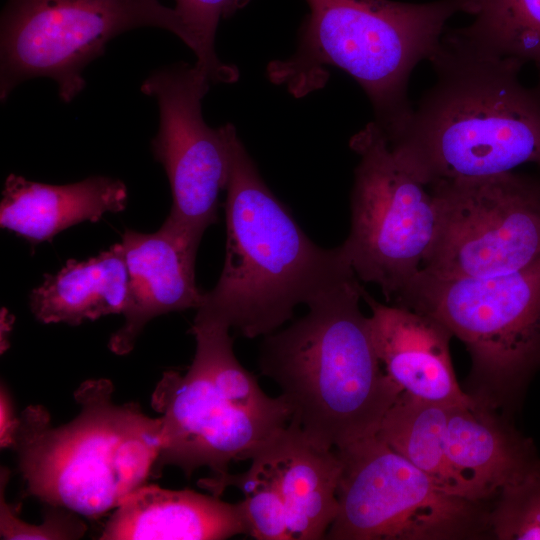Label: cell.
Instances as JSON below:
<instances>
[{"label":"cell","mask_w":540,"mask_h":540,"mask_svg":"<svg viewBox=\"0 0 540 540\" xmlns=\"http://www.w3.org/2000/svg\"><path fill=\"white\" fill-rule=\"evenodd\" d=\"M437 79L387 140L425 185L540 166V84L520 82L524 65L447 37L429 59Z\"/></svg>","instance_id":"obj_1"},{"label":"cell","mask_w":540,"mask_h":540,"mask_svg":"<svg viewBox=\"0 0 540 540\" xmlns=\"http://www.w3.org/2000/svg\"><path fill=\"white\" fill-rule=\"evenodd\" d=\"M359 281L353 275L315 297L306 315L260 346V372L279 387L289 424L322 448L376 435L402 393L378 358Z\"/></svg>","instance_id":"obj_2"},{"label":"cell","mask_w":540,"mask_h":540,"mask_svg":"<svg viewBox=\"0 0 540 540\" xmlns=\"http://www.w3.org/2000/svg\"><path fill=\"white\" fill-rule=\"evenodd\" d=\"M229 148L224 266L194 319L225 324L251 339L275 332L297 305L356 274L340 246L325 249L304 233L231 123Z\"/></svg>","instance_id":"obj_3"},{"label":"cell","mask_w":540,"mask_h":540,"mask_svg":"<svg viewBox=\"0 0 540 540\" xmlns=\"http://www.w3.org/2000/svg\"><path fill=\"white\" fill-rule=\"evenodd\" d=\"M309 12L296 52L271 62L269 79L301 97L324 85L327 67L345 71L362 87L387 134L400 130L413 108L407 96L412 70L430 59L446 22L474 14L476 0L414 4L392 0H305Z\"/></svg>","instance_id":"obj_4"},{"label":"cell","mask_w":540,"mask_h":540,"mask_svg":"<svg viewBox=\"0 0 540 540\" xmlns=\"http://www.w3.org/2000/svg\"><path fill=\"white\" fill-rule=\"evenodd\" d=\"M113 390L108 379L83 382L74 393L78 415L58 427L43 407L22 412L12 448L30 495L97 518L144 485L161 450V418L114 403Z\"/></svg>","instance_id":"obj_5"},{"label":"cell","mask_w":540,"mask_h":540,"mask_svg":"<svg viewBox=\"0 0 540 540\" xmlns=\"http://www.w3.org/2000/svg\"><path fill=\"white\" fill-rule=\"evenodd\" d=\"M393 305L442 323L471 357V395L496 408L540 366V258L504 275L440 278L423 271Z\"/></svg>","instance_id":"obj_6"},{"label":"cell","mask_w":540,"mask_h":540,"mask_svg":"<svg viewBox=\"0 0 540 540\" xmlns=\"http://www.w3.org/2000/svg\"><path fill=\"white\" fill-rule=\"evenodd\" d=\"M188 332L196 342L191 365L185 373L166 371L151 398L162 422L155 465L177 466L187 477L208 467L212 477H223L232 462L254 458L288 423L250 410L223 329L192 324Z\"/></svg>","instance_id":"obj_7"},{"label":"cell","mask_w":540,"mask_h":540,"mask_svg":"<svg viewBox=\"0 0 540 540\" xmlns=\"http://www.w3.org/2000/svg\"><path fill=\"white\" fill-rule=\"evenodd\" d=\"M339 509L330 540H466L490 536L486 502L454 496L377 435L336 449Z\"/></svg>","instance_id":"obj_8"},{"label":"cell","mask_w":540,"mask_h":540,"mask_svg":"<svg viewBox=\"0 0 540 540\" xmlns=\"http://www.w3.org/2000/svg\"><path fill=\"white\" fill-rule=\"evenodd\" d=\"M140 27L181 37L173 7L160 0H8L0 24V100L22 82L47 77L63 102L85 87V67L108 42Z\"/></svg>","instance_id":"obj_9"},{"label":"cell","mask_w":540,"mask_h":540,"mask_svg":"<svg viewBox=\"0 0 540 540\" xmlns=\"http://www.w3.org/2000/svg\"><path fill=\"white\" fill-rule=\"evenodd\" d=\"M360 159L351 192V226L340 245L359 280L394 303L422 268L436 235L429 187L393 152L381 127L368 123L350 139Z\"/></svg>","instance_id":"obj_10"},{"label":"cell","mask_w":540,"mask_h":540,"mask_svg":"<svg viewBox=\"0 0 540 540\" xmlns=\"http://www.w3.org/2000/svg\"><path fill=\"white\" fill-rule=\"evenodd\" d=\"M428 187L437 229L421 271L483 278L518 271L540 258V181L511 171Z\"/></svg>","instance_id":"obj_11"},{"label":"cell","mask_w":540,"mask_h":540,"mask_svg":"<svg viewBox=\"0 0 540 540\" xmlns=\"http://www.w3.org/2000/svg\"><path fill=\"white\" fill-rule=\"evenodd\" d=\"M211 83L196 64L178 62L154 70L140 87L159 107L151 149L172 194L163 226L197 243L217 220L219 195L230 172L229 123L214 129L202 116V99Z\"/></svg>","instance_id":"obj_12"},{"label":"cell","mask_w":540,"mask_h":540,"mask_svg":"<svg viewBox=\"0 0 540 540\" xmlns=\"http://www.w3.org/2000/svg\"><path fill=\"white\" fill-rule=\"evenodd\" d=\"M122 245L128 272L124 325L108 343L118 355L129 353L153 318L197 309L204 293L195 281L199 243L165 226L154 233L126 230Z\"/></svg>","instance_id":"obj_13"},{"label":"cell","mask_w":540,"mask_h":540,"mask_svg":"<svg viewBox=\"0 0 540 540\" xmlns=\"http://www.w3.org/2000/svg\"><path fill=\"white\" fill-rule=\"evenodd\" d=\"M378 358L385 373L402 390L421 400L470 406L477 399L464 392L451 356L452 333L436 319L398 305L376 301L364 288Z\"/></svg>","instance_id":"obj_14"},{"label":"cell","mask_w":540,"mask_h":540,"mask_svg":"<svg viewBox=\"0 0 540 540\" xmlns=\"http://www.w3.org/2000/svg\"><path fill=\"white\" fill-rule=\"evenodd\" d=\"M242 501L142 485L116 508L102 540H222L249 535Z\"/></svg>","instance_id":"obj_15"},{"label":"cell","mask_w":540,"mask_h":540,"mask_svg":"<svg viewBox=\"0 0 540 540\" xmlns=\"http://www.w3.org/2000/svg\"><path fill=\"white\" fill-rule=\"evenodd\" d=\"M445 446L451 466L477 501L487 502L540 468L532 441L479 399L470 406L451 407Z\"/></svg>","instance_id":"obj_16"},{"label":"cell","mask_w":540,"mask_h":540,"mask_svg":"<svg viewBox=\"0 0 540 540\" xmlns=\"http://www.w3.org/2000/svg\"><path fill=\"white\" fill-rule=\"evenodd\" d=\"M251 460L260 463L279 486L290 540L325 539L339 509L341 461L336 449L314 444L288 424Z\"/></svg>","instance_id":"obj_17"},{"label":"cell","mask_w":540,"mask_h":540,"mask_svg":"<svg viewBox=\"0 0 540 540\" xmlns=\"http://www.w3.org/2000/svg\"><path fill=\"white\" fill-rule=\"evenodd\" d=\"M127 198L125 184L110 177L49 185L10 174L2 192L0 225L37 245L75 224L123 211Z\"/></svg>","instance_id":"obj_18"},{"label":"cell","mask_w":540,"mask_h":540,"mask_svg":"<svg viewBox=\"0 0 540 540\" xmlns=\"http://www.w3.org/2000/svg\"><path fill=\"white\" fill-rule=\"evenodd\" d=\"M128 272L122 243L85 261L68 260L29 295L31 312L42 323L79 325L123 313Z\"/></svg>","instance_id":"obj_19"},{"label":"cell","mask_w":540,"mask_h":540,"mask_svg":"<svg viewBox=\"0 0 540 540\" xmlns=\"http://www.w3.org/2000/svg\"><path fill=\"white\" fill-rule=\"evenodd\" d=\"M451 407L402 392L376 435L446 493L477 501L447 457L445 432Z\"/></svg>","instance_id":"obj_20"},{"label":"cell","mask_w":540,"mask_h":540,"mask_svg":"<svg viewBox=\"0 0 540 540\" xmlns=\"http://www.w3.org/2000/svg\"><path fill=\"white\" fill-rule=\"evenodd\" d=\"M474 21L446 37L476 52L531 62L540 84V0H476Z\"/></svg>","instance_id":"obj_21"},{"label":"cell","mask_w":540,"mask_h":540,"mask_svg":"<svg viewBox=\"0 0 540 540\" xmlns=\"http://www.w3.org/2000/svg\"><path fill=\"white\" fill-rule=\"evenodd\" d=\"M198 484L219 497L228 487L241 490L249 535L254 539L290 540L286 506L279 486L257 461L251 460L249 469L244 473L211 476L201 479Z\"/></svg>","instance_id":"obj_22"},{"label":"cell","mask_w":540,"mask_h":540,"mask_svg":"<svg viewBox=\"0 0 540 540\" xmlns=\"http://www.w3.org/2000/svg\"><path fill=\"white\" fill-rule=\"evenodd\" d=\"M250 0H174V11L181 27V40L192 49L196 65L212 83H233L238 69L222 62L215 51L219 22L243 8Z\"/></svg>","instance_id":"obj_23"},{"label":"cell","mask_w":540,"mask_h":540,"mask_svg":"<svg viewBox=\"0 0 540 540\" xmlns=\"http://www.w3.org/2000/svg\"><path fill=\"white\" fill-rule=\"evenodd\" d=\"M487 523L497 540H540V468L498 493Z\"/></svg>","instance_id":"obj_24"},{"label":"cell","mask_w":540,"mask_h":540,"mask_svg":"<svg viewBox=\"0 0 540 540\" xmlns=\"http://www.w3.org/2000/svg\"><path fill=\"white\" fill-rule=\"evenodd\" d=\"M10 471L1 468L0 489V538L1 539H78L86 531L80 515L56 506H50L40 524H30L19 519L5 497Z\"/></svg>","instance_id":"obj_25"},{"label":"cell","mask_w":540,"mask_h":540,"mask_svg":"<svg viewBox=\"0 0 540 540\" xmlns=\"http://www.w3.org/2000/svg\"><path fill=\"white\" fill-rule=\"evenodd\" d=\"M18 419L7 388L2 384L0 392V444L1 448H12Z\"/></svg>","instance_id":"obj_26"}]
</instances>
